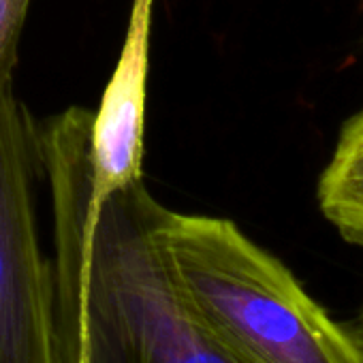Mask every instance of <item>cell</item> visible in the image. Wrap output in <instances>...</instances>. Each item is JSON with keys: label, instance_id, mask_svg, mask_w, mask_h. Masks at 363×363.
Wrapping results in <instances>:
<instances>
[{"label": "cell", "instance_id": "6da1fadb", "mask_svg": "<svg viewBox=\"0 0 363 363\" xmlns=\"http://www.w3.org/2000/svg\"><path fill=\"white\" fill-rule=\"evenodd\" d=\"M92 111L39 126L54 199V320L60 363H229L171 272L167 208L133 182L92 201Z\"/></svg>", "mask_w": 363, "mask_h": 363}, {"label": "cell", "instance_id": "7a4b0ae2", "mask_svg": "<svg viewBox=\"0 0 363 363\" xmlns=\"http://www.w3.org/2000/svg\"><path fill=\"white\" fill-rule=\"evenodd\" d=\"M162 244L189 310L229 363H363L346 327L235 223L167 210Z\"/></svg>", "mask_w": 363, "mask_h": 363}, {"label": "cell", "instance_id": "3957f363", "mask_svg": "<svg viewBox=\"0 0 363 363\" xmlns=\"http://www.w3.org/2000/svg\"><path fill=\"white\" fill-rule=\"evenodd\" d=\"M41 171L39 124L7 82L0 86V363H60L52 261L35 201Z\"/></svg>", "mask_w": 363, "mask_h": 363}, {"label": "cell", "instance_id": "277c9868", "mask_svg": "<svg viewBox=\"0 0 363 363\" xmlns=\"http://www.w3.org/2000/svg\"><path fill=\"white\" fill-rule=\"evenodd\" d=\"M154 0H133L118 65L92 111V201L141 179Z\"/></svg>", "mask_w": 363, "mask_h": 363}, {"label": "cell", "instance_id": "5b68a950", "mask_svg": "<svg viewBox=\"0 0 363 363\" xmlns=\"http://www.w3.org/2000/svg\"><path fill=\"white\" fill-rule=\"evenodd\" d=\"M318 208L342 240L363 248V109L340 133L318 182Z\"/></svg>", "mask_w": 363, "mask_h": 363}, {"label": "cell", "instance_id": "8992f818", "mask_svg": "<svg viewBox=\"0 0 363 363\" xmlns=\"http://www.w3.org/2000/svg\"><path fill=\"white\" fill-rule=\"evenodd\" d=\"M30 0H0V86L11 82Z\"/></svg>", "mask_w": 363, "mask_h": 363}, {"label": "cell", "instance_id": "52a82bcc", "mask_svg": "<svg viewBox=\"0 0 363 363\" xmlns=\"http://www.w3.org/2000/svg\"><path fill=\"white\" fill-rule=\"evenodd\" d=\"M344 327L350 333V337H352V342H354V346H357V350H359V354L363 359V306L359 308L357 316L348 325H344Z\"/></svg>", "mask_w": 363, "mask_h": 363}]
</instances>
